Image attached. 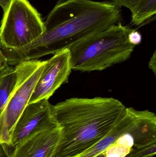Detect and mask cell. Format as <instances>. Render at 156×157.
Returning <instances> with one entry per match:
<instances>
[{
  "instance_id": "1",
  "label": "cell",
  "mask_w": 156,
  "mask_h": 157,
  "mask_svg": "<svg viewBox=\"0 0 156 157\" xmlns=\"http://www.w3.org/2000/svg\"><path fill=\"white\" fill-rule=\"evenodd\" d=\"M121 7L112 1H60L44 22L45 30L34 41L17 50H4L8 65L38 60L69 49L89 37L121 22Z\"/></svg>"
},
{
  "instance_id": "2",
  "label": "cell",
  "mask_w": 156,
  "mask_h": 157,
  "mask_svg": "<svg viewBox=\"0 0 156 157\" xmlns=\"http://www.w3.org/2000/svg\"><path fill=\"white\" fill-rule=\"evenodd\" d=\"M126 107L112 98H73L52 106L53 116L62 131L52 156L77 157L107 135Z\"/></svg>"
},
{
  "instance_id": "3",
  "label": "cell",
  "mask_w": 156,
  "mask_h": 157,
  "mask_svg": "<svg viewBox=\"0 0 156 157\" xmlns=\"http://www.w3.org/2000/svg\"><path fill=\"white\" fill-rule=\"evenodd\" d=\"M132 29L121 22L69 49L73 71H101L130 59L136 46L128 41Z\"/></svg>"
},
{
  "instance_id": "4",
  "label": "cell",
  "mask_w": 156,
  "mask_h": 157,
  "mask_svg": "<svg viewBox=\"0 0 156 157\" xmlns=\"http://www.w3.org/2000/svg\"><path fill=\"white\" fill-rule=\"evenodd\" d=\"M45 30L40 13L28 0H12L0 26L1 47L17 50L31 44Z\"/></svg>"
},
{
  "instance_id": "5",
  "label": "cell",
  "mask_w": 156,
  "mask_h": 157,
  "mask_svg": "<svg viewBox=\"0 0 156 157\" xmlns=\"http://www.w3.org/2000/svg\"><path fill=\"white\" fill-rule=\"evenodd\" d=\"M46 61H25L16 65L17 80L14 90L0 116V146L9 145L14 128L29 100Z\"/></svg>"
},
{
  "instance_id": "6",
  "label": "cell",
  "mask_w": 156,
  "mask_h": 157,
  "mask_svg": "<svg viewBox=\"0 0 156 157\" xmlns=\"http://www.w3.org/2000/svg\"><path fill=\"white\" fill-rule=\"evenodd\" d=\"M49 99L27 104L16 124L10 144L0 146V155L8 157L15 148L34 133L57 124Z\"/></svg>"
},
{
  "instance_id": "7",
  "label": "cell",
  "mask_w": 156,
  "mask_h": 157,
  "mask_svg": "<svg viewBox=\"0 0 156 157\" xmlns=\"http://www.w3.org/2000/svg\"><path fill=\"white\" fill-rule=\"evenodd\" d=\"M71 71L69 49L54 54L46 60L28 104L49 99L61 85L68 82Z\"/></svg>"
},
{
  "instance_id": "8",
  "label": "cell",
  "mask_w": 156,
  "mask_h": 157,
  "mask_svg": "<svg viewBox=\"0 0 156 157\" xmlns=\"http://www.w3.org/2000/svg\"><path fill=\"white\" fill-rule=\"evenodd\" d=\"M62 136L58 123L38 131L19 144L8 157H50Z\"/></svg>"
},
{
  "instance_id": "9",
  "label": "cell",
  "mask_w": 156,
  "mask_h": 157,
  "mask_svg": "<svg viewBox=\"0 0 156 157\" xmlns=\"http://www.w3.org/2000/svg\"><path fill=\"white\" fill-rule=\"evenodd\" d=\"M17 80V73L15 66L9 65L0 72V116L14 90Z\"/></svg>"
},
{
  "instance_id": "10",
  "label": "cell",
  "mask_w": 156,
  "mask_h": 157,
  "mask_svg": "<svg viewBox=\"0 0 156 157\" xmlns=\"http://www.w3.org/2000/svg\"><path fill=\"white\" fill-rule=\"evenodd\" d=\"M132 24L135 26L144 25L155 16L156 0H140L132 11Z\"/></svg>"
},
{
  "instance_id": "11",
  "label": "cell",
  "mask_w": 156,
  "mask_h": 157,
  "mask_svg": "<svg viewBox=\"0 0 156 157\" xmlns=\"http://www.w3.org/2000/svg\"><path fill=\"white\" fill-rule=\"evenodd\" d=\"M156 141L133 148L125 157H153L156 155Z\"/></svg>"
},
{
  "instance_id": "12",
  "label": "cell",
  "mask_w": 156,
  "mask_h": 157,
  "mask_svg": "<svg viewBox=\"0 0 156 157\" xmlns=\"http://www.w3.org/2000/svg\"><path fill=\"white\" fill-rule=\"evenodd\" d=\"M132 149L115 142L106 149L103 154L105 157H125Z\"/></svg>"
},
{
  "instance_id": "13",
  "label": "cell",
  "mask_w": 156,
  "mask_h": 157,
  "mask_svg": "<svg viewBox=\"0 0 156 157\" xmlns=\"http://www.w3.org/2000/svg\"><path fill=\"white\" fill-rule=\"evenodd\" d=\"M140 0H112V2L119 7H125L132 12Z\"/></svg>"
},
{
  "instance_id": "14",
  "label": "cell",
  "mask_w": 156,
  "mask_h": 157,
  "mask_svg": "<svg viewBox=\"0 0 156 157\" xmlns=\"http://www.w3.org/2000/svg\"><path fill=\"white\" fill-rule=\"evenodd\" d=\"M129 42L132 45L136 46L142 41V36L141 33L136 29H132L128 35Z\"/></svg>"
},
{
  "instance_id": "15",
  "label": "cell",
  "mask_w": 156,
  "mask_h": 157,
  "mask_svg": "<svg viewBox=\"0 0 156 157\" xmlns=\"http://www.w3.org/2000/svg\"><path fill=\"white\" fill-rule=\"evenodd\" d=\"M9 66L7 62V59L5 55L4 54L1 49V42H0V72L4 70Z\"/></svg>"
},
{
  "instance_id": "16",
  "label": "cell",
  "mask_w": 156,
  "mask_h": 157,
  "mask_svg": "<svg viewBox=\"0 0 156 157\" xmlns=\"http://www.w3.org/2000/svg\"><path fill=\"white\" fill-rule=\"evenodd\" d=\"M156 52H154L152 57L150 59L148 63V67L150 69L152 70V71L154 72V75H156Z\"/></svg>"
},
{
  "instance_id": "17",
  "label": "cell",
  "mask_w": 156,
  "mask_h": 157,
  "mask_svg": "<svg viewBox=\"0 0 156 157\" xmlns=\"http://www.w3.org/2000/svg\"><path fill=\"white\" fill-rule=\"evenodd\" d=\"M12 0H0V6L2 7L3 11L6 10Z\"/></svg>"
},
{
  "instance_id": "18",
  "label": "cell",
  "mask_w": 156,
  "mask_h": 157,
  "mask_svg": "<svg viewBox=\"0 0 156 157\" xmlns=\"http://www.w3.org/2000/svg\"><path fill=\"white\" fill-rule=\"evenodd\" d=\"M95 157H105V156L103 153H102V154H100V155H98L96 156Z\"/></svg>"
},
{
  "instance_id": "19",
  "label": "cell",
  "mask_w": 156,
  "mask_h": 157,
  "mask_svg": "<svg viewBox=\"0 0 156 157\" xmlns=\"http://www.w3.org/2000/svg\"><path fill=\"white\" fill-rule=\"evenodd\" d=\"M60 1H65V0H60Z\"/></svg>"
}]
</instances>
